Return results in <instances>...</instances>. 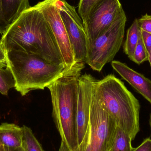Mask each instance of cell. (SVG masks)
<instances>
[{"instance_id": "4fadbf2b", "label": "cell", "mask_w": 151, "mask_h": 151, "mask_svg": "<svg viewBox=\"0 0 151 151\" xmlns=\"http://www.w3.org/2000/svg\"><path fill=\"white\" fill-rule=\"evenodd\" d=\"M0 143L5 147L18 148L23 146V129L14 123L7 122L0 125Z\"/></svg>"}, {"instance_id": "9a60e30c", "label": "cell", "mask_w": 151, "mask_h": 151, "mask_svg": "<svg viewBox=\"0 0 151 151\" xmlns=\"http://www.w3.org/2000/svg\"><path fill=\"white\" fill-rule=\"evenodd\" d=\"M15 85V79L7 63L0 62V93L7 96L9 91Z\"/></svg>"}, {"instance_id": "8fae6325", "label": "cell", "mask_w": 151, "mask_h": 151, "mask_svg": "<svg viewBox=\"0 0 151 151\" xmlns=\"http://www.w3.org/2000/svg\"><path fill=\"white\" fill-rule=\"evenodd\" d=\"M111 64L115 71L151 104V80L119 61H112Z\"/></svg>"}, {"instance_id": "5b68a950", "label": "cell", "mask_w": 151, "mask_h": 151, "mask_svg": "<svg viewBox=\"0 0 151 151\" xmlns=\"http://www.w3.org/2000/svg\"><path fill=\"white\" fill-rule=\"evenodd\" d=\"M117 127L101 106L93 85L88 128L77 149L79 151H111Z\"/></svg>"}, {"instance_id": "e0dca14e", "label": "cell", "mask_w": 151, "mask_h": 151, "mask_svg": "<svg viewBox=\"0 0 151 151\" xmlns=\"http://www.w3.org/2000/svg\"><path fill=\"white\" fill-rule=\"evenodd\" d=\"M23 129V147L25 151H44L32 129L25 125L22 126Z\"/></svg>"}, {"instance_id": "3957f363", "label": "cell", "mask_w": 151, "mask_h": 151, "mask_svg": "<svg viewBox=\"0 0 151 151\" xmlns=\"http://www.w3.org/2000/svg\"><path fill=\"white\" fill-rule=\"evenodd\" d=\"M97 96L102 107L113 119L117 127L127 133L132 141L140 130L138 99L123 82L113 74L94 82Z\"/></svg>"}, {"instance_id": "52a82bcc", "label": "cell", "mask_w": 151, "mask_h": 151, "mask_svg": "<svg viewBox=\"0 0 151 151\" xmlns=\"http://www.w3.org/2000/svg\"><path fill=\"white\" fill-rule=\"evenodd\" d=\"M123 11L119 0H100L94 5L83 22L87 45L105 31Z\"/></svg>"}, {"instance_id": "7a4b0ae2", "label": "cell", "mask_w": 151, "mask_h": 151, "mask_svg": "<svg viewBox=\"0 0 151 151\" xmlns=\"http://www.w3.org/2000/svg\"><path fill=\"white\" fill-rule=\"evenodd\" d=\"M84 62H76L48 87L51 95L52 115L57 129L69 151L78 148L76 117L78 81L84 68Z\"/></svg>"}, {"instance_id": "2e32d148", "label": "cell", "mask_w": 151, "mask_h": 151, "mask_svg": "<svg viewBox=\"0 0 151 151\" xmlns=\"http://www.w3.org/2000/svg\"><path fill=\"white\" fill-rule=\"evenodd\" d=\"M132 139L121 129L117 127L116 134L111 151H134Z\"/></svg>"}, {"instance_id": "7402d4cb", "label": "cell", "mask_w": 151, "mask_h": 151, "mask_svg": "<svg viewBox=\"0 0 151 151\" xmlns=\"http://www.w3.org/2000/svg\"><path fill=\"white\" fill-rule=\"evenodd\" d=\"M134 151H151V138H145L138 147L135 148Z\"/></svg>"}, {"instance_id": "30bf717a", "label": "cell", "mask_w": 151, "mask_h": 151, "mask_svg": "<svg viewBox=\"0 0 151 151\" xmlns=\"http://www.w3.org/2000/svg\"><path fill=\"white\" fill-rule=\"evenodd\" d=\"M91 74L81 75L78 81V98L76 117L77 143L80 145L88 128L93 85L96 81Z\"/></svg>"}, {"instance_id": "f546056e", "label": "cell", "mask_w": 151, "mask_h": 151, "mask_svg": "<svg viewBox=\"0 0 151 151\" xmlns=\"http://www.w3.org/2000/svg\"><path fill=\"white\" fill-rule=\"evenodd\" d=\"M73 151H79V150H78V149H76V150H75Z\"/></svg>"}, {"instance_id": "44dd1931", "label": "cell", "mask_w": 151, "mask_h": 151, "mask_svg": "<svg viewBox=\"0 0 151 151\" xmlns=\"http://www.w3.org/2000/svg\"><path fill=\"white\" fill-rule=\"evenodd\" d=\"M140 31L143 42L149 54L151 50V34L142 30Z\"/></svg>"}, {"instance_id": "484cf974", "label": "cell", "mask_w": 151, "mask_h": 151, "mask_svg": "<svg viewBox=\"0 0 151 151\" xmlns=\"http://www.w3.org/2000/svg\"><path fill=\"white\" fill-rule=\"evenodd\" d=\"M148 61L150 62V64L151 67V50L150 52L149 53V59H148Z\"/></svg>"}, {"instance_id": "9c48e42d", "label": "cell", "mask_w": 151, "mask_h": 151, "mask_svg": "<svg viewBox=\"0 0 151 151\" xmlns=\"http://www.w3.org/2000/svg\"><path fill=\"white\" fill-rule=\"evenodd\" d=\"M58 0H44L36 4L48 22L59 47L65 64L70 67L75 63L73 50L61 18Z\"/></svg>"}, {"instance_id": "d4e9b609", "label": "cell", "mask_w": 151, "mask_h": 151, "mask_svg": "<svg viewBox=\"0 0 151 151\" xmlns=\"http://www.w3.org/2000/svg\"><path fill=\"white\" fill-rule=\"evenodd\" d=\"M68 151V150H67L66 145H65L63 141H62L60 148H59V151Z\"/></svg>"}, {"instance_id": "7c38bea8", "label": "cell", "mask_w": 151, "mask_h": 151, "mask_svg": "<svg viewBox=\"0 0 151 151\" xmlns=\"http://www.w3.org/2000/svg\"><path fill=\"white\" fill-rule=\"evenodd\" d=\"M30 7L29 0H2L0 34L4 35L21 13Z\"/></svg>"}, {"instance_id": "6da1fadb", "label": "cell", "mask_w": 151, "mask_h": 151, "mask_svg": "<svg viewBox=\"0 0 151 151\" xmlns=\"http://www.w3.org/2000/svg\"><path fill=\"white\" fill-rule=\"evenodd\" d=\"M1 41L6 52L25 51L50 63L65 65L51 27L36 4L21 13Z\"/></svg>"}, {"instance_id": "ac0fdd59", "label": "cell", "mask_w": 151, "mask_h": 151, "mask_svg": "<svg viewBox=\"0 0 151 151\" xmlns=\"http://www.w3.org/2000/svg\"><path fill=\"white\" fill-rule=\"evenodd\" d=\"M149 54L145 47L142 40L140 31V36L137 46L135 50L133 58L131 61L138 65H140L144 62L148 61Z\"/></svg>"}, {"instance_id": "cb8c5ba5", "label": "cell", "mask_w": 151, "mask_h": 151, "mask_svg": "<svg viewBox=\"0 0 151 151\" xmlns=\"http://www.w3.org/2000/svg\"><path fill=\"white\" fill-rule=\"evenodd\" d=\"M3 146V145H2ZM4 151H25L23 146L18 148H11L3 146Z\"/></svg>"}, {"instance_id": "f1b7e54d", "label": "cell", "mask_w": 151, "mask_h": 151, "mask_svg": "<svg viewBox=\"0 0 151 151\" xmlns=\"http://www.w3.org/2000/svg\"><path fill=\"white\" fill-rule=\"evenodd\" d=\"M0 151H4L3 147L2 145L0 143Z\"/></svg>"}, {"instance_id": "5bb4252c", "label": "cell", "mask_w": 151, "mask_h": 151, "mask_svg": "<svg viewBox=\"0 0 151 151\" xmlns=\"http://www.w3.org/2000/svg\"><path fill=\"white\" fill-rule=\"evenodd\" d=\"M140 34V30L138 27L137 19H135L128 29L127 38L123 46L124 52L131 60L133 58L135 50L137 46Z\"/></svg>"}, {"instance_id": "603a6c76", "label": "cell", "mask_w": 151, "mask_h": 151, "mask_svg": "<svg viewBox=\"0 0 151 151\" xmlns=\"http://www.w3.org/2000/svg\"><path fill=\"white\" fill-rule=\"evenodd\" d=\"M0 62L7 63L6 52L3 46L1 40H0Z\"/></svg>"}, {"instance_id": "8992f818", "label": "cell", "mask_w": 151, "mask_h": 151, "mask_svg": "<svg viewBox=\"0 0 151 151\" xmlns=\"http://www.w3.org/2000/svg\"><path fill=\"white\" fill-rule=\"evenodd\" d=\"M127 20L123 11L105 31L87 45L85 63L93 70L100 72L113 61L123 42Z\"/></svg>"}, {"instance_id": "ba28073f", "label": "cell", "mask_w": 151, "mask_h": 151, "mask_svg": "<svg viewBox=\"0 0 151 151\" xmlns=\"http://www.w3.org/2000/svg\"><path fill=\"white\" fill-rule=\"evenodd\" d=\"M57 5L73 50L75 62L85 63L88 40L82 20L75 7L65 0H58Z\"/></svg>"}, {"instance_id": "83f0119b", "label": "cell", "mask_w": 151, "mask_h": 151, "mask_svg": "<svg viewBox=\"0 0 151 151\" xmlns=\"http://www.w3.org/2000/svg\"><path fill=\"white\" fill-rule=\"evenodd\" d=\"M149 123H150V127L151 128V113L150 114V120H149Z\"/></svg>"}, {"instance_id": "4316f807", "label": "cell", "mask_w": 151, "mask_h": 151, "mask_svg": "<svg viewBox=\"0 0 151 151\" xmlns=\"http://www.w3.org/2000/svg\"><path fill=\"white\" fill-rule=\"evenodd\" d=\"M2 0H0V27H1V5Z\"/></svg>"}, {"instance_id": "277c9868", "label": "cell", "mask_w": 151, "mask_h": 151, "mask_svg": "<svg viewBox=\"0 0 151 151\" xmlns=\"http://www.w3.org/2000/svg\"><path fill=\"white\" fill-rule=\"evenodd\" d=\"M6 56L16 81L15 89L22 96L32 91L48 88L68 67L50 63L37 55L25 51L9 50L6 52Z\"/></svg>"}, {"instance_id": "d6986e66", "label": "cell", "mask_w": 151, "mask_h": 151, "mask_svg": "<svg viewBox=\"0 0 151 151\" xmlns=\"http://www.w3.org/2000/svg\"><path fill=\"white\" fill-rule=\"evenodd\" d=\"M100 0H80L78 5V13L84 22L87 19L91 10Z\"/></svg>"}, {"instance_id": "ffe728a7", "label": "cell", "mask_w": 151, "mask_h": 151, "mask_svg": "<svg viewBox=\"0 0 151 151\" xmlns=\"http://www.w3.org/2000/svg\"><path fill=\"white\" fill-rule=\"evenodd\" d=\"M139 29L151 34V15L146 14L137 19Z\"/></svg>"}]
</instances>
